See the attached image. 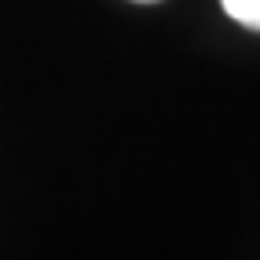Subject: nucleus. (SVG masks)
I'll list each match as a JSON object with an SVG mask.
<instances>
[{
    "label": "nucleus",
    "instance_id": "1",
    "mask_svg": "<svg viewBox=\"0 0 260 260\" xmlns=\"http://www.w3.org/2000/svg\"><path fill=\"white\" fill-rule=\"evenodd\" d=\"M220 8H224L228 18H235L239 25L260 32V0H220Z\"/></svg>",
    "mask_w": 260,
    "mask_h": 260
},
{
    "label": "nucleus",
    "instance_id": "2",
    "mask_svg": "<svg viewBox=\"0 0 260 260\" xmlns=\"http://www.w3.org/2000/svg\"><path fill=\"white\" fill-rule=\"evenodd\" d=\"M134 4H159V0H134Z\"/></svg>",
    "mask_w": 260,
    "mask_h": 260
}]
</instances>
